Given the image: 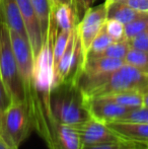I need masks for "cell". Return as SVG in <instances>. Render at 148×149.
<instances>
[{
	"label": "cell",
	"instance_id": "6da1fadb",
	"mask_svg": "<svg viewBox=\"0 0 148 149\" xmlns=\"http://www.w3.org/2000/svg\"><path fill=\"white\" fill-rule=\"evenodd\" d=\"M53 79V43L48 39L35 58L32 88L24 94V104L33 130L44 140L48 149H56L55 136L58 125L51 109Z\"/></svg>",
	"mask_w": 148,
	"mask_h": 149
},
{
	"label": "cell",
	"instance_id": "7a4b0ae2",
	"mask_svg": "<svg viewBox=\"0 0 148 149\" xmlns=\"http://www.w3.org/2000/svg\"><path fill=\"white\" fill-rule=\"evenodd\" d=\"M51 109L54 119L62 125L75 127L90 118L86 96L78 82H64L52 87Z\"/></svg>",
	"mask_w": 148,
	"mask_h": 149
},
{
	"label": "cell",
	"instance_id": "3957f363",
	"mask_svg": "<svg viewBox=\"0 0 148 149\" xmlns=\"http://www.w3.org/2000/svg\"><path fill=\"white\" fill-rule=\"evenodd\" d=\"M0 77L12 102H24V83L12 50L9 29L3 16H0Z\"/></svg>",
	"mask_w": 148,
	"mask_h": 149
},
{
	"label": "cell",
	"instance_id": "277c9868",
	"mask_svg": "<svg viewBox=\"0 0 148 149\" xmlns=\"http://www.w3.org/2000/svg\"><path fill=\"white\" fill-rule=\"evenodd\" d=\"M122 91L148 92V73L125 63L119 69L108 75L101 85L90 90L85 96L92 97Z\"/></svg>",
	"mask_w": 148,
	"mask_h": 149
},
{
	"label": "cell",
	"instance_id": "5b68a950",
	"mask_svg": "<svg viewBox=\"0 0 148 149\" xmlns=\"http://www.w3.org/2000/svg\"><path fill=\"white\" fill-rule=\"evenodd\" d=\"M33 131L24 102H11L0 115V133L13 149H18Z\"/></svg>",
	"mask_w": 148,
	"mask_h": 149
},
{
	"label": "cell",
	"instance_id": "8992f818",
	"mask_svg": "<svg viewBox=\"0 0 148 149\" xmlns=\"http://www.w3.org/2000/svg\"><path fill=\"white\" fill-rule=\"evenodd\" d=\"M107 12L108 9L105 3L97 6H91L86 10L80 22L76 24V31L81 44L84 64L93 40L105 26L108 18Z\"/></svg>",
	"mask_w": 148,
	"mask_h": 149
},
{
	"label": "cell",
	"instance_id": "52a82bcc",
	"mask_svg": "<svg viewBox=\"0 0 148 149\" xmlns=\"http://www.w3.org/2000/svg\"><path fill=\"white\" fill-rule=\"evenodd\" d=\"M11 46L13 50L14 57L17 63L22 83H24V94L28 93L33 85V71H34V53L32 46L28 38L9 30Z\"/></svg>",
	"mask_w": 148,
	"mask_h": 149
},
{
	"label": "cell",
	"instance_id": "ba28073f",
	"mask_svg": "<svg viewBox=\"0 0 148 149\" xmlns=\"http://www.w3.org/2000/svg\"><path fill=\"white\" fill-rule=\"evenodd\" d=\"M75 129L78 132L79 138L82 145H93V144L108 143V142L118 141L121 138L115 133L108 124L99 120L88 118L79 125L75 126Z\"/></svg>",
	"mask_w": 148,
	"mask_h": 149
},
{
	"label": "cell",
	"instance_id": "9c48e42d",
	"mask_svg": "<svg viewBox=\"0 0 148 149\" xmlns=\"http://www.w3.org/2000/svg\"><path fill=\"white\" fill-rule=\"evenodd\" d=\"M86 106L90 117L106 124L121 121L130 111L106 96L86 97Z\"/></svg>",
	"mask_w": 148,
	"mask_h": 149
},
{
	"label": "cell",
	"instance_id": "30bf717a",
	"mask_svg": "<svg viewBox=\"0 0 148 149\" xmlns=\"http://www.w3.org/2000/svg\"><path fill=\"white\" fill-rule=\"evenodd\" d=\"M16 2L18 4L22 19H24L28 41H30L33 53H34V58H36L41 51L44 43L43 38H42L41 26H40L37 14L35 12L32 0H16Z\"/></svg>",
	"mask_w": 148,
	"mask_h": 149
},
{
	"label": "cell",
	"instance_id": "8fae6325",
	"mask_svg": "<svg viewBox=\"0 0 148 149\" xmlns=\"http://www.w3.org/2000/svg\"><path fill=\"white\" fill-rule=\"evenodd\" d=\"M108 126L121 139L138 143H148V123L117 121L109 123Z\"/></svg>",
	"mask_w": 148,
	"mask_h": 149
},
{
	"label": "cell",
	"instance_id": "7c38bea8",
	"mask_svg": "<svg viewBox=\"0 0 148 149\" xmlns=\"http://www.w3.org/2000/svg\"><path fill=\"white\" fill-rule=\"evenodd\" d=\"M76 24L75 12L72 6L52 2V13L49 31H55L58 35L61 31L73 30Z\"/></svg>",
	"mask_w": 148,
	"mask_h": 149
},
{
	"label": "cell",
	"instance_id": "4fadbf2b",
	"mask_svg": "<svg viewBox=\"0 0 148 149\" xmlns=\"http://www.w3.org/2000/svg\"><path fill=\"white\" fill-rule=\"evenodd\" d=\"M125 64L124 60L109 57H88L85 61L82 74L84 76L106 75L116 71Z\"/></svg>",
	"mask_w": 148,
	"mask_h": 149
},
{
	"label": "cell",
	"instance_id": "5bb4252c",
	"mask_svg": "<svg viewBox=\"0 0 148 149\" xmlns=\"http://www.w3.org/2000/svg\"><path fill=\"white\" fill-rule=\"evenodd\" d=\"M1 8L3 18L7 24L8 29L10 31L19 33L22 37L28 38V33H26L24 19H22V13H20L16 0H2Z\"/></svg>",
	"mask_w": 148,
	"mask_h": 149
},
{
	"label": "cell",
	"instance_id": "9a60e30c",
	"mask_svg": "<svg viewBox=\"0 0 148 149\" xmlns=\"http://www.w3.org/2000/svg\"><path fill=\"white\" fill-rule=\"evenodd\" d=\"M56 149H80L81 141L74 127L58 123L55 136Z\"/></svg>",
	"mask_w": 148,
	"mask_h": 149
},
{
	"label": "cell",
	"instance_id": "2e32d148",
	"mask_svg": "<svg viewBox=\"0 0 148 149\" xmlns=\"http://www.w3.org/2000/svg\"><path fill=\"white\" fill-rule=\"evenodd\" d=\"M107 17L110 19H116L118 22H122L123 24H127L137 18L144 16L148 12H141L138 10L133 9L123 1H118L113 3L107 8Z\"/></svg>",
	"mask_w": 148,
	"mask_h": 149
},
{
	"label": "cell",
	"instance_id": "e0dca14e",
	"mask_svg": "<svg viewBox=\"0 0 148 149\" xmlns=\"http://www.w3.org/2000/svg\"><path fill=\"white\" fill-rule=\"evenodd\" d=\"M35 12L37 14L40 26H41L43 43L48 41L50 28V19L52 13V1L51 0H32Z\"/></svg>",
	"mask_w": 148,
	"mask_h": 149
},
{
	"label": "cell",
	"instance_id": "ac0fdd59",
	"mask_svg": "<svg viewBox=\"0 0 148 149\" xmlns=\"http://www.w3.org/2000/svg\"><path fill=\"white\" fill-rule=\"evenodd\" d=\"M143 94L144 93L139 91H122L101 96H106L120 106L125 107L129 110H133L143 106Z\"/></svg>",
	"mask_w": 148,
	"mask_h": 149
},
{
	"label": "cell",
	"instance_id": "d6986e66",
	"mask_svg": "<svg viewBox=\"0 0 148 149\" xmlns=\"http://www.w3.org/2000/svg\"><path fill=\"white\" fill-rule=\"evenodd\" d=\"M80 149H146V144L120 139L118 141L108 142V143L82 145Z\"/></svg>",
	"mask_w": 148,
	"mask_h": 149
},
{
	"label": "cell",
	"instance_id": "ffe728a7",
	"mask_svg": "<svg viewBox=\"0 0 148 149\" xmlns=\"http://www.w3.org/2000/svg\"><path fill=\"white\" fill-rule=\"evenodd\" d=\"M124 62L143 72L148 73V52L130 48L125 56Z\"/></svg>",
	"mask_w": 148,
	"mask_h": 149
},
{
	"label": "cell",
	"instance_id": "44dd1931",
	"mask_svg": "<svg viewBox=\"0 0 148 149\" xmlns=\"http://www.w3.org/2000/svg\"><path fill=\"white\" fill-rule=\"evenodd\" d=\"M130 48L131 47L128 40L123 39L121 41L113 42L105 51L101 52L97 56H94V57H109V58H115V59L124 60L125 56L128 53Z\"/></svg>",
	"mask_w": 148,
	"mask_h": 149
},
{
	"label": "cell",
	"instance_id": "7402d4cb",
	"mask_svg": "<svg viewBox=\"0 0 148 149\" xmlns=\"http://www.w3.org/2000/svg\"><path fill=\"white\" fill-rule=\"evenodd\" d=\"M74 30V29H73ZM73 30L71 31H61L56 37L53 44V69L58 64L59 60L61 59L64 51L68 45V42L71 37V33Z\"/></svg>",
	"mask_w": 148,
	"mask_h": 149
},
{
	"label": "cell",
	"instance_id": "603a6c76",
	"mask_svg": "<svg viewBox=\"0 0 148 149\" xmlns=\"http://www.w3.org/2000/svg\"><path fill=\"white\" fill-rule=\"evenodd\" d=\"M113 42H114V40L108 35L107 31H106L105 26H104L103 30L99 31V35L93 40L92 44H91V46H90V49H89L87 58L94 57V56H97L99 54H101V52H104L110 45H111Z\"/></svg>",
	"mask_w": 148,
	"mask_h": 149
},
{
	"label": "cell",
	"instance_id": "cb8c5ba5",
	"mask_svg": "<svg viewBox=\"0 0 148 149\" xmlns=\"http://www.w3.org/2000/svg\"><path fill=\"white\" fill-rule=\"evenodd\" d=\"M148 29V13L125 24V39L131 40Z\"/></svg>",
	"mask_w": 148,
	"mask_h": 149
},
{
	"label": "cell",
	"instance_id": "d4e9b609",
	"mask_svg": "<svg viewBox=\"0 0 148 149\" xmlns=\"http://www.w3.org/2000/svg\"><path fill=\"white\" fill-rule=\"evenodd\" d=\"M105 29L107 31L108 35L114 40V42L125 39V26L122 22H118L116 19L107 18Z\"/></svg>",
	"mask_w": 148,
	"mask_h": 149
},
{
	"label": "cell",
	"instance_id": "484cf974",
	"mask_svg": "<svg viewBox=\"0 0 148 149\" xmlns=\"http://www.w3.org/2000/svg\"><path fill=\"white\" fill-rule=\"evenodd\" d=\"M121 121L148 123V108L142 106L140 108L130 110Z\"/></svg>",
	"mask_w": 148,
	"mask_h": 149
},
{
	"label": "cell",
	"instance_id": "4316f807",
	"mask_svg": "<svg viewBox=\"0 0 148 149\" xmlns=\"http://www.w3.org/2000/svg\"><path fill=\"white\" fill-rule=\"evenodd\" d=\"M97 0H73V9L75 12V18L78 24L86 10L94 4Z\"/></svg>",
	"mask_w": 148,
	"mask_h": 149
},
{
	"label": "cell",
	"instance_id": "83f0119b",
	"mask_svg": "<svg viewBox=\"0 0 148 149\" xmlns=\"http://www.w3.org/2000/svg\"><path fill=\"white\" fill-rule=\"evenodd\" d=\"M128 42L132 49L148 52V29L145 31L134 37L133 39L129 40Z\"/></svg>",
	"mask_w": 148,
	"mask_h": 149
},
{
	"label": "cell",
	"instance_id": "f1b7e54d",
	"mask_svg": "<svg viewBox=\"0 0 148 149\" xmlns=\"http://www.w3.org/2000/svg\"><path fill=\"white\" fill-rule=\"evenodd\" d=\"M11 102H12L11 96H10L5 84L3 83L1 77H0V114L3 113L9 107Z\"/></svg>",
	"mask_w": 148,
	"mask_h": 149
},
{
	"label": "cell",
	"instance_id": "f546056e",
	"mask_svg": "<svg viewBox=\"0 0 148 149\" xmlns=\"http://www.w3.org/2000/svg\"><path fill=\"white\" fill-rule=\"evenodd\" d=\"M123 2L135 10L148 12V0H123Z\"/></svg>",
	"mask_w": 148,
	"mask_h": 149
},
{
	"label": "cell",
	"instance_id": "4dcf8cb0",
	"mask_svg": "<svg viewBox=\"0 0 148 149\" xmlns=\"http://www.w3.org/2000/svg\"><path fill=\"white\" fill-rule=\"evenodd\" d=\"M0 149H13L5 141V139H4L3 136L1 135V133H0Z\"/></svg>",
	"mask_w": 148,
	"mask_h": 149
},
{
	"label": "cell",
	"instance_id": "1f68e13d",
	"mask_svg": "<svg viewBox=\"0 0 148 149\" xmlns=\"http://www.w3.org/2000/svg\"><path fill=\"white\" fill-rule=\"evenodd\" d=\"M53 3H60V4H67L73 7V0H51Z\"/></svg>",
	"mask_w": 148,
	"mask_h": 149
},
{
	"label": "cell",
	"instance_id": "d6a6232c",
	"mask_svg": "<svg viewBox=\"0 0 148 149\" xmlns=\"http://www.w3.org/2000/svg\"><path fill=\"white\" fill-rule=\"evenodd\" d=\"M118 1H123V0H105V5H106V7H109L110 5H112L113 3H115V2H118Z\"/></svg>",
	"mask_w": 148,
	"mask_h": 149
},
{
	"label": "cell",
	"instance_id": "836d02e7",
	"mask_svg": "<svg viewBox=\"0 0 148 149\" xmlns=\"http://www.w3.org/2000/svg\"><path fill=\"white\" fill-rule=\"evenodd\" d=\"M143 107L148 108V92L143 94Z\"/></svg>",
	"mask_w": 148,
	"mask_h": 149
},
{
	"label": "cell",
	"instance_id": "e575fe53",
	"mask_svg": "<svg viewBox=\"0 0 148 149\" xmlns=\"http://www.w3.org/2000/svg\"><path fill=\"white\" fill-rule=\"evenodd\" d=\"M1 3H2V0H0V16H3V14H2V8H1Z\"/></svg>",
	"mask_w": 148,
	"mask_h": 149
},
{
	"label": "cell",
	"instance_id": "d590c367",
	"mask_svg": "<svg viewBox=\"0 0 148 149\" xmlns=\"http://www.w3.org/2000/svg\"><path fill=\"white\" fill-rule=\"evenodd\" d=\"M146 149H148V143L146 144Z\"/></svg>",
	"mask_w": 148,
	"mask_h": 149
},
{
	"label": "cell",
	"instance_id": "8d00e7d4",
	"mask_svg": "<svg viewBox=\"0 0 148 149\" xmlns=\"http://www.w3.org/2000/svg\"><path fill=\"white\" fill-rule=\"evenodd\" d=\"M0 115H1V114H0Z\"/></svg>",
	"mask_w": 148,
	"mask_h": 149
}]
</instances>
